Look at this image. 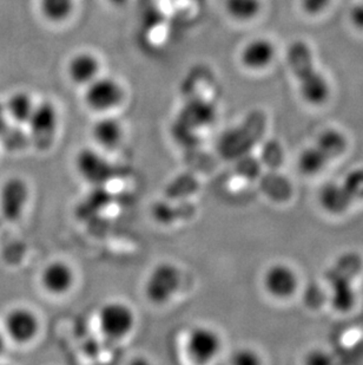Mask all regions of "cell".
I'll use <instances>...</instances> for the list:
<instances>
[{
  "label": "cell",
  "mask_w": 363,
  "mask_h": 365,
  "mask_svg": "<svg viewBox=\"0 0 363 365\" xmlns=\"http://www.w3.org/2000/svg\"><path fill=\"white\" fill-rule=\"evenodd\" d=\"M111 1H112V3H115V4H122V3H124V1H125V0H111Z\"/></svg>",
  "instance_id": "obj_27"
},
{
  "label": "cell",
  "mask_w": 363,
  "mask_h": 365,
  "mask_svg": "<svg viewBox=\"0 0 363 365\" xmlns=\"http://www.w3.org/2000/svg\"><path fill=\"white\" fill-rule=\"evenodd\" d=\"M222 337L209 325H196L185 336V355L192 363L208 364L222 351Z\"/></svg>",
  "instance_id": "obj_8"
},
{
  "label": "cell",
  "mask_w": 363,
  "mask_h": 365,
  "mask_svg": "<svg viewBox=\"0 0 363 365\" xmlns=\"http://www.w3.org/2000/svg\"><path fill=\"white\" fill-rule=\"evenodd\" d=\"M66 73L75 86H88L102 75V61L93 51L75 52L66 66Z\"/></svg>",
  "instance_id": "obj_17"
},
{
  "label": "cell",
  "mask_w": 363,
  "mask_h": 365,
  "mask_svg": "<svg viewBox=\"0 0 363 365\" xmlns=\"http://www.w3.org/2000/svg\"><path fill=\"white\" fill-rule=\"evenodd\" d=\"M197 1H199V0H197Z\"/></svg>",
  "instance_id": "obj_28"
},
{
  "label": "cell",
  "mask_w": 363,
  "mask_h": 365,
  "mask_svg": "<svg viewBox=\"0 0 363 365\" xmlns=\"http://www.w3.org/2000/svg\"><path fill=\"white\" fill-rule=\"evenodd\" d=\"M91 138L97 148L103 152H112L123 142V123L113 114L100 115L91 127Z\"/></svg>",
  "instance_id": "obj_16"
},
{
  "label": "cell",
  "mask_w": 363,
  "mask_h": 365,
  "mask_svg": "<svg viewBox=\"0 0 363 365\" xmlns=\"http://www.w3.org/2000/svg\"><path fill=\"white\" fill-rule=\"evenodd\" d=\"M181 285L182 272L179 266L172 262H162L147 273L143 293L151 305L165 307L175 298Z\"/></svg>",
  "instance_id": "obj_5"
},
{
  "label": "cell",
  "mask_w": 363,
  "mask_h": 365,
  "mask_svg": "<svg viewBox=\"0 0 363 365\" xmlns=\"http://www.w3.org/2000/svg\"><path fill=\"white\" fill-rule=\"evenodd\" d=\"M41 17L53 25L64 24L73 17L75 0H38Z\"/></svg>",
  "instance_id": "obj_19"
},
{
  "label": "cell",
  "mask_w": 363,
  "mask_h": 365,
  "mask_svg": "<svg viewBox=\"0 0 363 365\" xmlns=\"http://www.w3.org/2000/svg\"><path fill=\"white\" fill-rule=\"evenodd\" d=\"M4 349H5V337H4V334L0 332V354L4 351Z\"/></svg>",
  "instance_id": "obj_26"
},
{
  "label": "cell",
  "mask_w": 363,
  "mask_h": 365,
  "mask_svg": "<svg viewBox=\"0 0 363 365\" xmlns=\"http://www.w3.org/2000/svg\"><path fill=\"white\" fill-rule=\"evenodd\" d=\"M363 269V259L357 252H347L336 259L327 273L330 304L339 314H348L357 303L354 283Z\"/></svg>",
  "instance_id": "obj_2"
},
{
  "label": "cell",
  "mask_w": 363,
  "mask_h": 365,
  "mask_svg": "<svg viewBox=\"0 0 363 365\" xmlns=\"http://www.w3.org/2000/svg\"><path fill=\"white\" fill-rule=\"evenodd\" d=\"M26 125L28 138L38 149L50 148L59 128V114L55 104L50 101L36 104L35 110Z\"/></svg>",
  "instance_id": "obj_9"
},
{
  "label": "cell",
  "mask_w": 363,
  "mask_h": 365,
  "mask_svg": "<svg viewBox=\"0 0 363 365\" xmlns=\"http://www.w3.org/2000/svg\"><path fill=\"white\" fill-rule=\"evenodd\" d=\"M30 200V187L21 178H10L0 190V213L7 221H17Z\"/></svg>",
  "instance_id": "obj_11"
},
{
  "label": "cell",
  "mask_w": 363,
  "mask_h": 365,
  "mask_svg": "<svg viewBox=\"0 0 363 365\" xmlns=\"http://www.w3.org/2000/svg\"><path fill=\"white\" fill-rule=\"evenodd\" d=\"M348 150V138L342 131L327 129L316 141L302 150L298 156V170L307 176H315L341 159Z\"/></svg>",
  "instance_id": "obj_3"
},
{
  "label": "cell",
  "mask_w": 363,
  "mask_h": 365,
  "mask_svg": "<svg viewBox=\"0 0 363 365\" xmlns=\"http://www.w3.org/2000/svg\"><path fill=\"white\" fill-rule=\"evenodd\" d=\"M230 362L233 365H260L262 361L256 352L246 348L233 352Z\"/></svg>",
  "instance_id": "obj_22"
},
{
  "label": "cell",
  "mask_w": 363,
  "mask_h": 365,
  "mask_svg": "<svg viewBox=\"0 0 363 365\" xmlns=\"http://www.w3.org/2000/svg\"><path fill=\"white\" fill-rule=\"evenodd\" d=\"M83 101L86 108L98 115L112 114L125 101V89L120 81L100 75L84 86Z\"/></svg>",
  "instance_id": "obj_6"
},
{
  "label": "cell",
  "mask_w": 363,
  "mask_h": 365,
  "mask_svg": "<svg viewBox=\"0 0 363 365\" xmlns=\"http://www.w3.org/2000/svg\"><path fill=\"white\" fill-rule=\"evenodd\" d=\"M75 283V269L64 260L48 262L41 273V287L53 297L65 296L73 289Z\"/></svg>",
  "instance_id": "obj_15"
},
{
  "label": "cell",
  "mask_w": 363,
  "mask_h": 365,
  "mask_svg": "<svg viewBox=\"0 0 363 365\" xmlns=\"http://www.w3.org/2000/svg\"><path fill=\"white\" fill-rule=\"evenodd\" d=\"M276 46L270 39L257 37L247 41L241 48L238 59L241 66L251 73H261L274 63Z\"/></svg>",
  "instance_id": "obj_14"
},
{
  "label": "cell",
  "mask_w": 363,
  "mask_h": 365,
  "mask_svg": "<svg viewBox=\"0 0 363 365\" xmlns=\"http://www.w3.org/2000/svg\"><path fill=\"white\" fill-rule=\"evenodd\" d=\"M320 206L330 215H343L363 202V167L348 173L339 182H329L320 190Z\"/></svg>",
  "instance_id": "obj_4"
},
{
  "label": "cell",
  "mask_w": 363,
  "mask_h": 365,
  "mask_svg": "<svg viewBox=\"0 0 363 365\" xmlns=\"http://www.w3.org/2000/svg\"><path fill=\"white\" fill-rule=\"evenodd\" d=\"M10 120L7 118L6 111L3 103H0V136L10 127Z\"/></svg>",
  "instance_id": "obj_23"
},
{
  "label": "cell",
  "mask_w": 363,
  "mask_h": 365,
  "mask_svg": "<svg viewBox=\"0 0 363 365\" xmlns=\"http://www.w3.org/2000/svg\"><path fill=\"white\" fill-rule=\"evenodd\" d=\"M75 167L79 178L91 186H104L112 179L113 167L103 150L84 147L75 154Z\"/></svg>",
  "instance_id": "obj_10"
},
{
  "label": "cell",
  "mask_w": 363,
  "mask_h": 365,
  "mask_svg": "<svg viewBox=\"0 0 363 365\" xmlns=\"http://www.w3.org/2000/svg\"><path fill=\"white\" fill-rule=\"evenodd\" d=\"M332 0H300V6L305 14L310 17H317L328 10Z\"/></svg>",
  "instance_id": "obj_21"
},
{
  "label": "cell",
  "mask_w": 363,
  "mask_h": 365,
  "mask_svg": "<svg viewBox=\"0 0 363 365\" xmlns=\"http://www.w3.org/2000/svg\"><path fill=\"white\" fill-rule=\"evenodd\" d=\"M36 104L30 93L17 91L7 98L4 107L10 122H14L16 125H26L35 110Z\"/></svg>",
  "instance_id": "obj_18"
},
{
  "label": "cell",
  "mask_w": 363,
  "mask_h": 365,
  "mask_svg": "<svg viewBox=\"0 0 363 365\" xmlns=\"http://www.w3.org/2000/svg\"><path fill=\"white\" fill-rule=\"evenodd\" d=\"M226 16L236 23L246 24L255 21L263 9L262 0H224Z\"/></svg>",
  "instance_id": "obj_20"
},
{
  "label": "cell",
  "mask_w": 363,
  "mask_h": 365,
  "mask_svg": "<svg viewBox=\"0 0 363 365\" xmlns=\"http://www.w3.org/2000/svg\"><path fill=\"white\" fill-rule=\"evenodd\" d=\"M5 334L17 344H28L41 330V322L35 311L28 307H14L5 317Z\"/></svg>",
  "instance_id": "obj_12"
},
{
  "label": "cell",
  "mask_w": 363,
  "mask_h": 365,
  "mask_svg": "<svg viewBox=\"0 0 363 365\" xmlns=\"http://www.w3.org/2000/svg\"><path fill=\"white\" fill-rule=\"evenodd\" d=\"M264 291L275 299H289L298 292V277L290 266L278 262L269 266L262 278Z\"/></svg>",
  "instance_id": "obj_13"
},
{
  "label": "cell",
  "mask_w": 363,
  "mask_h": 365,
  "mask_svg": "<svg viewBox=\"0 0 363 365\" xmlns=\"http://www.w3.org/2000/svg\"><path fill=\"white\" fill-rule=\"evenodd\" d=\"M291 73L298 81V93L302 100L312 107H321L332 93L328 78L316 66L315 56L308 43L295 41L287 53Z\"/></svg>",
  "instance_id": "obj_1"
},
{
  "label": "cell",
  "mask_w": 363,
  "mask_h": 365,
  "mask_svg": "<svg viewBox=\"0 0 363 365\" xmlns=\"http://www.w3.org/2000/svg\"><path fill=\"white\" fill-rule=\"evenodd\" d=\"M136 314L129 304L122 300L104 303L97 314V324L100 334L111 341H123L134 332Z\"/></svg>",
  "instance_id": "obj_7"
},
{
  "label": "cell",
  "mask_w": 363,
  "mask_h": 365,
  "mask_svg": "<svg viewBox=\"0 0 363 365\" xmlns=\"http://www.w3.org/2000/svg\"><path fill=\"white\" fill-rule=\"evenodd\" d=\"M352 17H353L354 24L359 26V28L363 29V5L354 9Z\"/></svg>",
  "instance_id": "obj_25"
},
{
  "label": "cell",
  "mask_w": 363,
  "mask_h": 365,
  "mask_svg": "<svg viewBox=\"0 0 363 365\" xmlns=\"http://www.w3.org/2000/svg\"><path fill=\"white\" fill-rule=\"evenodd\" d=\"M309 364H328L330 363V359L328 356L323 355V354H314V355L309 356Z\"/></svg>",
  "instance_id": "obj_24"
}]
</instances>
